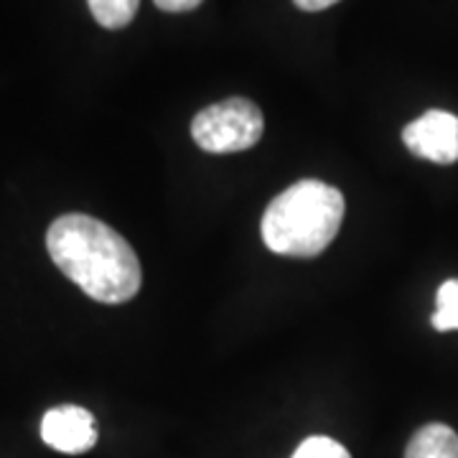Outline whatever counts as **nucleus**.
<instances>
[{
    "instance_id": "obj_1",
    "label": "nucleus",
    "mask_w": 458,
    "mask_h": 458,
    "mask_svg": "<svg viewBox=\"0 0 458 458\" xmlns=\"http://www.w3.org/2000/svg\"><path fill=\"white\" fill-rule=\"evenodd\" d=\"M47 247L54 265L99 303H125L140 291L143 270L131 242L89 214L51 222Z\"/></svg>"
},
{
    "instance_id": "obj_2",
    "label": "nucleus",
    "mask_w": 458,
    "mask_h": 458,
    "mask_svg": "<svg viewBox=\"0 0 458 458\" xmlns=\"http://www.w3.org/2000/svg\"><path fill=\"white\" fill-rule=\"evenodd\" d=\"M344 194L324 181H298L267 204L262 214V242L276 255L316 258L339 234Z\"/></svg>"
},
{
    "instance_id": "obj_3",
    "label": "nucleus",
    "mask_w": 458,
    "mask_h": 458,
    "mask_svg": "<svg viewBox=\"0 0 458 458\" xmlns=\"http://www.w3.org/2000/svg\"><path fill=\"white\" fill-rule=\"evenodd\" d=\"M265 132L262 110L245 98H229L204 107L191 123V138L207 153H240Z\"/></svg>"
},
{
    "instance_id": "obj_4",
    "label": "nucleus",
    "mask_w": 458,
    "mask_h": 458,
    "mask_svg": "<svg viewBox=\"0 0 458 458\" xmlns=\"http://www.w3.org/2000/svg\"><path fill=\"white\" fill-rule=\"evenodd\" d=\"M403 143L412 156L430 164L451 165L458 161V117L445 110H428L403 131Z\"/></svg>"
},
{
    "instance_id": "obj_5",
    "label": "nucleus",
    "mask_w": 458,
    "mask_h": 458,
    "mask_svg": "<svg viewBox=\"0 0 458 458\" xmlns=\"http://www.w3.org/2000/svg\"><path fill=\"white\" fill-rule=\"evenodd\" d=\"M41 441L59 454H87L98 443V423L89 410L80 405H59L41 418Z\"/></svg>"
},
{
    "instance_id": "obj_6",
    "label": "nucleus",
    "mask_w": 458,
    "mask_h": 458,
    "mask_svg": "<svg viewBox=\"0 0 458 458\" xmlns=\"http://www.w3.org/2000/svg\"><path fill=\"white\" fill-rule=\"evenodd\" d=\"M405 458H458V433L443 423L423 426L410 438Z\"/></svg>"
},
{
    "instance_id": "obj_7",
    "label": "nucleus",
    "mask_w": 458,
    "mask_h": 458,
    "mask_svg": "<svg viewBox=\"0 0 458 458\" xmlns=\"http://www.w3.org/2000/svg\"><path fill=\"white\" fill-rule=\"evenodd\" d=\"M89 11L102 29H125L131 23L140 0H87Z\"/></svg>"
},
{
    "instance_id": "obj_8",
    "label": "nucleus",
    "mask_w": 458,
    "mask_h": 458,
    "mask_svg": "<svg viewBox=\"0 0 458 458\" xmlns=\"http://www.w3.org/2000/svg\"><path fill=\"white\" fill-rule=\"evenodd\" d=\"M430 324L436 331H458V278L445 280L438 288Z\"/></svg>"
},
{
    "instance_id": "obj_9",
    "label": "nucleus",
    "mask_w": 458,
    "mask_h": 458,
    "mask_svg": "<svg viewBox=\"0 0 458 458\" xmlns=\"http://www.w3.org/2000/svg\"><path fill=\"white\" fill-rule=\"evenodd\" d=\"M291 458H352L342 443L328 436H311L295 448Z\"/></svg>"
},
{
    "instance_id": "obj_10",
    "label": "nucleus",
    "mask_w": 458,
    "mask_h": 458,
    "mask_svg": "<svg viewBox=\"0 0 458 458\" xmlns=\"http://www.w3.org/2000/svg\"><path fill=\"white\" fill-rule=\"evenodd\" d=\"M153 3L165 13H186V11H194L201 0H153Z\"/></svg>"
},
{
    "instance_id": "obj_11",
    "label": "nucleus",
    "mask_w": 458,
    "mask_h": 458,
    "mask_svg": "<svg viewBox=\"0 0 458 458\" xmlns=\"http://www.w3.org/2000/svg\"><path fill=\"white\" fill-rule=\"evenodd\" d=\"M295 5L301 8V11H324V8H331V5H336L339 0H293Z\"/></svg>"
}]
</instances>
